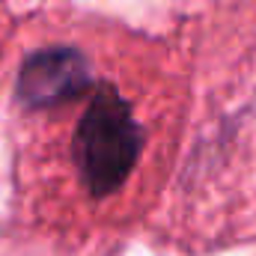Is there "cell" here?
<instances>
[{"instance_id": "1", "label": "cell", "mask_w": 256, "mask_h": 256, "mask_svg": "<svg viewBox=\"0 0 256 256\" xmlns=\"http://www.w3.org/2000/svg\"><path fill=\"white\" fill-rule=\"evenodd\" d=\"M140 131L128 104L110 86H102L72 134V161L84 188L104 196L116 191L137 158Z\"/></svg>"}, {"instance_id": "2", "label": "cell", "mask_w": 256, "mask_h": 256, "mask_svg": "<svg viewBox=\"0 0 256 256\" xmlns=\"http://www.w3.org/2000/svg\"><path fill=\"white\" fill-rule=\"evenodd\" d=\"M90 86L86 63L68 48H48L30 57L18 78V102L24 110H51L78 98Z\"/></svg>"}]
</instances>
